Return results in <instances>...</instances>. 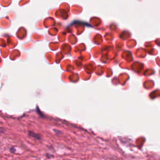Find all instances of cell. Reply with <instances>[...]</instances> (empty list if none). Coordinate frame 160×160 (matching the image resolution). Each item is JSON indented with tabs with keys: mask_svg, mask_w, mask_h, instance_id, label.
<instances>
[]
</instances>
